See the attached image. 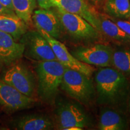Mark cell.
Returning <instances> with one entry per match:
<instances>
[{
	"label": "cell",
	"mask_w": 130,
	"mask_h": 130,
	"mask_svg": "<svg viewBox=\"0 0 130 130\" xmlns=\"http://www.w3.org/2000/svg\"><path fill=\"white\" fill-rule=\"evenodd\" d=\"M98 101L102 104L114 105L121 101L128 89V81L116 69L105 67L95 75Z\"/></svg>",
	"instance_id": "1"
},
{
	"label": "cell",
	"mask_w": 130,
	"mask_h": 130,
	"mask_svg": "<svg viewBox=\"0 0 130 130\" xmlns=\"http://www.w3.org/2000/svg\"><path fill=\"white\" fill-rule=\"evenodd\" d=\"M65 66L57 60L39 61L36 72L37 79V93L43 102L53 103L61 85Z\"/></svg>",
	"instance_id": "2"
},
{
	"label": "cell",
	"mask_w": 130,
	"mask_h": 130,
	"mask_svg": "<svg viewBox=\"0 0 130 130\" xmlns=\"http://www.w3.org/2000/svg\"><path fill=\"white\" fill-rule=\"evenodd\" d=\"M60 87L71 98L85 105L90 104L95 96V88L89 77L66 67Z\"/></svg>",
	"instance_id": "3"
},
{
	"label": "cell",
	"mask_w": 130,
	"mask_h": 130,
	"mask_svg": "<svg viewBox=\"0 0 130 130\" xmlns=\"http://www.w3.org/2000/svg\"><path fill=\"white\" fill-rule=\"evenodd\" d=\"M0 79L12 86L27 96L33 98L36 89V80L33 73L26 65L14 63L2 73Z\"/></svg>",
	"instance_id": "4"
},
{
	"label": "cell",
	"mask_w": 130,
	"mask_h": 130,
	"mask_svg": "<svg viewBox=\"0 0 130 130\" xmlns=\"http://www.w3.org/2000/svg\"><path fill=\"white\" fill-rule=\"evenodd\" d=\"M56 8L55 13L61 26L72 36L83 40H93L100 37L99 31L80 16Z\"/></svg>",
	"instance_id": "5"
},
{
	"label": "cell",
	"mask_w": 130,
	"mask_h": 130,
	"mask_svg": "<svg viewBox=\"0 0 130 130\" xmlns=\"http://www.w3.org/2000/svg\"><path fill=\"white\" fill-rule=\"evenodd\" d=\"M19 42L24 47V56L39 61L57 60L51 46L38 31H27Z\"/></svg>",
	"instance_id": "6"
},
{
	"label": "cell",
	"mask_w": 130,
	"mask_h": 130,
	"mask_svg": "<svg viewBox=\"0 0 130 130\" xmlns=\"http://www.w3.org/2000/svg\"><path fill=\"white\" fill-rule=\"evenodd\" d=\"M58 128L64 130H81L90 125V119L78 105L71 102H63L57 108Z\"/></svg>",
	"instance_id": "7"
},
{
	"label": "cell",
	"mask_w": 130,
	"mask_h": 130,
	"mask_svg": "<svg viewBox=\"0 0 130 130\" xmlns=\"http://www.w3.org/2000/svg\"><path fill=\"white\" fill-rule=\"evenodd\" d=\"M113 50L108 45L96 44L91 46L79 47L71 52L78 60L89 65L108 67L112 64Z\"/></svg>",
	"instance_id": "8"
},
{
	"label": "cell",
	"mask_w": 130,
	"mask_h": 130,
	"mask_svg": "<svg viewBox=\"0 0 130 130\" xmlns=\"http://www.w3.org/2000/svg\"><path fill=\"white\" fill-rule=\"evenodd\" d=\"M36 100L27 96L0 79V107L7 113L27 109L35 105Z\"/></svg>",
	"instance_id": "9"
},
{
	"label": "cell",
	"mask_w": 130,
	"mask_h": 130,
	"mask_svg": "<svg viewBox=\"0 0 130 130\" xmlns=\"http://www.w3.org/2000/svg\"><path fill=\"white\" fill-rule=\"evenodd\" d=\"M48 42L52 50L56 56L57 61L61 63L65 67L76 70L90 77L93 74V67L86 63L78 60L72 54L68 51L63 43L54 38L46 32L42 30H37Z\"/></svg>",
	"instance_id": "10"
},
{
	"label": "cell",
	"mask_w": 130,
	"mask_h": 130,
	"mask_svg": "<svg viewBox=\"0 0 130 130\" xmlns=\"http://www.w3.org/2000/svg\"><path fill=\"white\" fill-rule=\"evenodd\" d=\"M53 7L80 16L100 31L99 18L86 0H50Z\"/></svg>",
	"instance_id": "11"
},
{
	"label": "cell",
	"mask_w": 130,
	"mask_h": 130,
	"mask_svg": "<svg viewBox=\"0 0 130 130\" xmlns=\"http://www.w3.org/2000/svg\"><path fill=\"white\" fill-rule=\"evenodd\" d=\"M32 21L37 30L43 31L56 39L60 37L63 27L56 13L51 10L40 9L34 11Z\"/></svg>",
	"instance_id": "12"
},
{
	"label": "cell",
	"mask_w": 130,
	"mask_h": 130,
	"mask_svg": "<svg viewBox=\"0 0 130 130\" xmlns=\"http://www.w3.org/2000/svg\"><path fill=\"white\" fill-rule=\"evenodd\" d=\"M24 47L12 36L0 31V60L4 65L10 66L24 56Z\"/></svg>",
	"instance_id": "13"
},
{
	"label": "cell",
	"mask_w": 130,
	"mask_h": 130,
	"mask_svg": "<svg viewBox=\"0 0 130 130\" xmlns=\"http://www.w3.org/2000/svg\"><path fill=\"white\" fill-rule=\"evenodd\" d=\"M11 124L12 129L18 130H50L54 127L49 117L39 114L20 116L14 119Z\"/></svg>",
	"instance_id": "14"
},
{
	"label": "cell",
	"mask_w": 130,
	"mask_h": 130,
	"mask_svg": "<svg viewBox=\"0 0 130 130\" xmlns=\"http://www.w3.org/2000/svg\"><path fill=\"white\" fill-rule=\"evenodd\" d=\"M0 31L9 34L19 42L28 31V26L16 14L0 13Z\"/></svg>",
	"instance_id": "15"
},
{
	"label": "cell",
	"mask_w": 130,
	"mask_h": 130,
	"mask_svg": "<svg viewBox=\"0 0 130 130\" xmlns=\"http://www.w3.org/2000/svg\"><path fill=\"white\" fill-rule=\"evenodd\" d=\"M126 128L125 121L116 111L105 110L101 114L99 129L101 130H121Z\"/></svg>",
	"instance_id": "16"
},
{
	"label": "cell",
	"mask_w": 130,
	"mask_h": 130,
	"mask_svg": "<svg viewBox=\"0 0 130 130\" xmlns=\"http://www.w3.org/2000/svg\"><path fill=\"white\" fill-rule=\"evenodd\" d=\"M104 10L114 18L130 19V0H106Z\"/></svg>",
	"instance_id": "17"
},
{
	"label": "cell",
	"mask_w": 130,
	"mask_h": 130,
	"mask_svg": "<svg viewBox=\"0 0 130 130\" xmlns=\"http://www.w3.org/2000/svg\"><path fill=\"white\" fill-rule=\"evenodd\" d=\"M100 31L113 39L119 42H130V35L123 31L112 20L102 16L98 17Z\"/></svg>",
	"instance_id": "18"
},
{
	"label": "cell",
	"mask_w": 130,
	"mask_h": 130,
	"mask_svg": "<svg viewBox=\"0 0 130 130\" xmlns=\"http://www.w3.org/2000/svg\"><path fill=\"white\" fill-rule=\"evenodd\" d=\"M14 12L26 24H30L36 7V0H12Z\"/></svg>",
	"instance_id": "19"
},
{
	"label": "cell",
	"mask_w": 130,
	"mask_h": 130,
	"mask_svg": "<svg viewBox=\"0 0 130 130\" xmlns=\"http://www.w3.org/2000/svg\"><path fill=\"white\" fill-rule=\"evenodd\" d=\"M112 64L122 73L130 74V50H121L113 51Z\"/></svg>",
	"instance_id": "20"
},
{
	"label": "cell",
	"mask_w": 130,
	"mask_h": 130,
	"mask_svg": "<svg viewBox=\"0 0 130 130\" xmlns=\"http://www.w3.org/2000/svg\"><path fill=\"white\" fill-rule=\"evenodd\" d=\"M114 22H115L119 28H121L123 31H125L128 35H130V19H117L114 18L112 19Z\"/></svg>",
	"instance_id": "21"
},
{
	"label": "cell",
	"mask_w": 130,
	"mask_h": 130,
	"mask_svg": "<svg viewBox=\"0 0 130 130\" xmlns=\"http://www.w3.org/2000/svg\"><path fill=\"white\" fill-rule=\"evenodd\" d=\"M36 1L40 9H50L53 7L50 0H36Z\"/></svg>",
	"instance_id": "22"
},
{
	"label": "cell",
	"mask_w": 130,
	"mask_h": 130,
	"mask_svg": "<svg viewBox=\"0 0 130 130\" xmlns=\"http://www.w3.org/2000/svg\"><path fill=\"white\" fill-rule=\"evenodd\" d=\"M0 3L4 6L5 7L7 8L8 9L13 11L14 9L12 4V0H0Z\"/></svg>",
	"instance_id": "23"
},
{
	"label": "cell",
	"mask_w": 130,
	"mask_h": 130,
	"mask_svg": "<svg viewBox=\"0 0 130 130\" xmlns=\"http://www.w3.org/2000/svg\"><path fill=\"white\" fill-rule=\"evenodd\" d=\"M0 13H7V14H15L13 11L8 9L7 8L5 7L0 3Z\"/></svg>",
	"instance_id": "24"
},
{
	"label": "cell",
	"mask_w": 130,
	"mask_h": 130,
	"mask_svg": "<svg viewBox=\"0 0 130 130\" xmlns=\"http://www.w3.org/2000/svg\"><path fill=\"white\" fill-rule=\"evenodd\" d=\"M4 66V63H3V61H1V60H0V71H1V70L3 69V66Z\"/></svg>",
	"instance_id": "25"
},
{
	"label": "cell",
	"mask_w": 130,
	"mask_h": 130,
	"mask_svg": "<svg viewBox=\"0 0 130 130\" xmlns=\"http://www.w3.org/2000/svg\"><path fill=\"white\" fill-rule=\"evenodd\" d=\"M92 1L96 3H98L102 2V1H106V0H92Z\"/></svg>",
	"instance_id": "26"
},
{
	"label": "cell",
	"mask_w": 130,
	"mask_h": 130,
	"mask_svg": "<svg viewBox=\"0 0 130 130\" xmlns=\"http://www.w3.org/2000/svg\"><path fill=\"white\" fill-rule=\"evenodd\" d=\"M129 111H130V100H129Z\"/></svg>",
	"instance_id": "27"
}]
</instances>
